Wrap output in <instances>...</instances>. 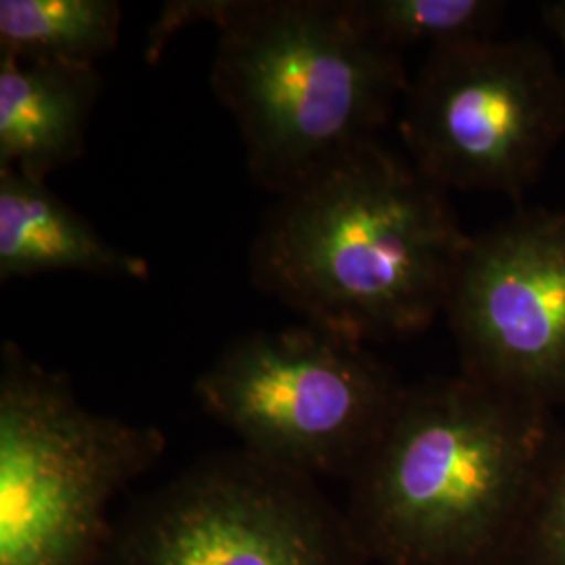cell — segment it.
Instances as JSON below:
<instances>
[{
	"label": "cell",
	"mask_w": 565,
	"mask_h": 565,
	"mask_svg": "<svg viewBox=\"0 0 565 565\" xmlns=\"http://www.w3.org/2000/svg\"><path fill=\"white\" fill-rule=\"evenodd\" d=\"M401 132L413 166L445 191L518 195L564 137V76L532 39L431 51L404 95Z\"/></svg>",
	"instance_id": "8992f818"
},
{
	"label": "cell",
	"mask_w": 565,
	"mask_h": 565,
	"mask_svg": "<svg viewBox=\"0 0 565 565\" xmlns=\"http://www.w3.org/2000/svg\"><path fill=\"white\" fill-rule=\"evenodd\" d=\"M102 93L97 67L0 55V170L32 181L76 162Z\"/></svg>",
	"instance_id": "9c48e42d"
},
{
	"label": "cell",
	"mask_w": 565,
	"mask_h": 565,
	"mask_svg": "<svg viewBox=\"0 0 565 565\" xmlns=\"http://www.w3.org/2000/svg\"><path fill=\"white\" fill-rule=\"evenodd\" d=\"M156 425L86 408L13 342L0 363V565H93L109 505L162 459Z\"/></svg>",
	"instance_id": "277c9868"
},
{
	"label": "cell",
	"mask_w": 565,
	"mask_h": 565,
	"mask_svg": "<svg viewBox=\"0 0 565 565\" xmlns=\"http://www.w3.org/2000/svg\"><path fill=\"white\" fill-rule=\"evenodd\" d=\"M445 317L463 375L564 408L565 210L522 212L471 237Z\"/></svg>",
	"instance_id": "ba28073f"
},
{
	"label": "cell",
	"mask_w": 565,
	"mask_h": 565,
	"mask_svg": "<svg viewBox=\"0 0 565 565\" xmlns=\"http://www.w3.org/2000/svg\"><path fill=\"white\" fill-rule=\"evenodd\" d=\"M228 7V0H172L166 2L158 15V20L151 23L145 60L147 63H160L170 41L181 34L184 28L195 25L198 21H210L218 25L223 20L224 11Z\"/></svg>",
	"instance_id": "5bb4252c"
},
{
	"label": "cell",
	"mask_w": 565,
	"mask_h": 565,
	"mask_svg": "<svg viewBox=\"0 0 565 565\" xmlns=\"http://www.w3.org/2000/svg\"><path fill=\"white\" fill-rule=\"evenodd\" d=\"M210 82L237 121L252 179L282 195L375 141L408 90L401 53L345 0H228Z\"/></svg>",
	"instance_id": "3957f363"
},
{
	"label": "cell",
	"mask_w": 565,
	"mask_h": 565,
	"mask_svg": "<svg viewBox=\"0 0 565 565\" xmlns=\"http://www.w3.org/2000/svg\"><path fill=\"white\" fill-rule=\"evenodd\" d=\"M345 9L371 39L396 53L494 39L505 13L494 0H345Z\"/></svg>",
	"instance_id": "7c38bea8"
},
{
	"label": "cell",
	"mask_w": 565,
	"mask_h": 565,
	"mask_svg": "<svg viewBox=\"0 0 565 565\" xmlns=\"http://www.w3.org/2000/svg\"><path fill=\"white\" fill-rule=\"evenodd\" d=\"M469 242L445 189L373 141L277 195L249 273L308 324L361 343L404 340L445 315Z\"/></svg>",
	"instance_id": "6da1fadb"
},
{
	"label": "cell",
	"mask_w": 565,
	"mask_h": 565,
	"mask_svg": "<svg viewBox=\"0 0 565 565\" xmlns=\"http://www.w3.org/2000/svg\"><path fill=\"white\" fill-rule=\"evenodd\" d=\"M116 0H0V55L97 67L120 41Z\"/></svg>",
	"instance_id": "8fae6325"
},
{
	"label": "cell",
	"mask_w": 565,
	"mask_h": 565,
	"mask_svg": "<svg viewBox=\"0 0 565 565\" xmlns=\"http://www.w3.org/2000/svg\"><path fill=\"white\" fill-rule=\"evenodd\" d=\"M55 270L149 279V264L103 239L46 182L0 170V281Z\"/></svg>",
	"instance_id": "30bf717a"
},
{
	"label": "cell",
	"mask_w": 565,
	"mask_h": 565,
	"mask_svg": "<svg viewBox=\"0 0 565 565\" xmlns=\"http://www.w3.org/2000/svg\"><path fill=\"white\" fill-rule=\"evenodd\" d=\"M105 553L111 565H371L315 478L245 448L189 465Z\"/></svg>",
	"instance_id": "52a82bcc"
},
{
	"label": "cell",
	"mask_w": 565,
	"mask_h": 565,
	"mask_svg": "<svg viewBox=\"0 0 565 565\" xmlns=\"http://www.w3.org/2000/svg\"><path fill=\"white\" fill-rule=\"evenodd\" d=\"M404 387L364 343L306 323L237 338L193 392L247 452L308 478L350 480Z\"/></svg>",
	"instance_id": "5b68a950"
},
{
	"label": "cell",
	"mask_w": 565,
	"mask_h": 565,
	"mask_svg": "<svg viewBox=\"0 0 565 565\" xmlns=\"http://www.w3.org/2000/svg\"><path fill=\"white\" fill-rule=\"evenodd\" d=\"M499 565H565V427L557 429L522 522Z\"/></svg>",
	"instance_id": "4fadbf2b"
},
{
	"label": "cell",
	"mask_w": 565,
	"mask_h": 565,
	"mask_svg": "<svg viewBox=\"0 0 565 565\" xmlns=\"http://www.w3.org/2000/svg\"><path fill=\"white\" fill-rule=\"evenodd\" d=\"M557 429L551 411L463 373L406 385L348 480L369 564H501Z\"/></svg>",
	"instance_id": "7a4b0ae2"
},
{
	"label": "cell",
	"mask_w": 565,
	"mask_h": 565,
	"mask_svg": "<svg viewBox=\"0 0 565 565\" xmlns=\"http://www.w3.org/2000/svg\"><path fill=\"white\" fill-rule=\"evenodd\" d=\"M543 11H545V18L548 25H551V30L559 36V41L565 46V0L564 2H551V4H546Z\"/></svg>",
	"instance_id": "9a60e30c"
}]
</instances>
